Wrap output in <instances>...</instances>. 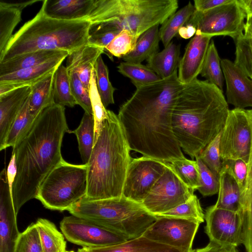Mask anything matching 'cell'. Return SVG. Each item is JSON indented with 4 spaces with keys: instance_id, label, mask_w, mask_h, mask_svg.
Returning <instances> with one entry per match:
<instances>
[{
    "instance_id": "27",
    "label": "cell",
    "mask_w": 252,
    "mask_h": 252,
    "mask_svg": "<svg viewBox=\"0 0 252 252\" xmlns=\"http://www.w3.org/2000/svg\"><path fill=\"white\" fill-rule=\"evenodd\" d=\"M159 29V25H156L142 34L134 50L122 58L124 62L141 63L158 52L160 41Z\"/></svg>"
},
{
    "instance_id": "3",
    "label": "cell",
    "mask_w": 252,
    "mask_h": 252,
    "mask_svg": "<svg viewBox=\"0 0 252 252\" xmlns=\"http://www.w3.org/2000/svg\"><path fill=\"white\" fill-rule=\"evenodd\" d=\"M229 111L223 92L215 85L198 79L186 85L172 115L173 132L181 148L195 158L221 132Z\"/></svg>"
},
{
    "instance_id": "11",
    "label": "cell",
    "mask_w": 252,
    "mask_h": 252,
    "mask_svg": "<svg viewBox=\"0 0 252 252\" xmlns=\"http://www.w3.org/2000/svg\"><path fill=\"white\" fill-rule=\"evenodd\" d=\"M167 167L141 203L149 213L158 216L185 202L194 195L167 163Z\"/></svg>"
},
{
    "instance_id": "56",
    "label": "cell",
    "mask_w": 252,
    "mask_h": 252,
    "mask_svg": "<svg viewBox=\"0 0 252 252\" xmlns=\"http://www.w3.org/2000/svg\"><path fill=\"white\" fill-rule=\"evenodd\" d=\"M244 34L252 36V17L246 21Z\"/></svg>"
},
{
    "instance_id": "15",
    "label": "cell",
    "mask_w": 252,
    "mask_h": 252,
    "mask_svg": "<svg viewBox=\"0 0 252 252\" xmlns=\"http://www.w3.org/2000/svg\"><path fill=\"white\" fill-rule=\"evenodd\" d=\"M205 233L210 241L237 247L242 244V220L238 212L208 207L204 218Z\"/></svg>"
},
{
    "instance_id": "39",
    "label": "cell",
    "mask_w": 252,
    "mask_h": 252,
    "mask_svg": "<svg viewBox=\"0 0 252 252\" xmlns=\"http://www.w3.org/2000/svg\"><path fill=\"white\" fill-rule=\"evenodd\" d=\"M97 91L104 106L106 108L114 103V93L116 90L111 83L109 70L101 56L97 59L94 68Z\"/></svg>"
},
{
    "instance_id": "53",
    "label": "cell",
    "mask_w": 252,
    "mask_h": 252,
    "mask_svg": "<svg viewBox=\"0 0 252 252\" xmlns=\"http://www.w3.org/2000/svg\"><path fill=\"white\" fill-rule=\"evenodd\" d=\"M235 41L236 45L240 46L252 56V36L243 34Z\"/></svg>"
},
{
    "instance_id": "24",
    "label": "cell",
    "mask_w": 252,
    "mask_h": 252,
    "mask_svg": "<svg viewBox=\"0 0 252 252\" xmlns=\"http://www.w3.org/2000/svg\"><path fill=\"white\" fill-rule=\"evenodd\" d=\"M180 60V45L171 41L161 51L150 57L146 65L161 79H164L177 70Z\"/></svg>"
},
{
    "instance_id": "26",
    "label": "cell",
    "mask_w": 252,
    "mask_h": 252,
    "mask_svg": "<svg viewBox=\"0 0 252 252\" xmlns=\"http://www.w3.org/2000/svg\"><path fill=\"white\" fill-rule=\"evenodd\" d=\"M88 249L91 252H184L143 235L110 247Z\"/></svg>"
},
{
    "instance_id": "4",
    "label": "cell",
    "mask_w": 252,
    "mask_h": 252,
    "mask_svg": "<svg viewBox=\"0 0 252 252\" xmlns=\"http://www.w3.org/2000/svg\"><path fill=\"white\" fill-rule=\"evenodd\" d=\"M130 148L118 116L107 110L87 164V189L84 197L89 200L119 198L129 164Z\"/></svg>"
},
{
    "instance_id": "1",
    "label": "cell",
    "mask_w": 252,
    "mask_h": 252,
    "mask_svg": "<svg viewBox=\"0 0 252 252\" xmlns=\"http://www.w3.org/2000/svg\"><path fill=\"white\" fill-rule=\"evenodd\" d=\"M186 85L178 71L136 88L117 115L130 150L165 163L185 158L173 132L172 115Z\"/></svg>"
},
{
    "instance_id": "13",
    "label": "cell",
    "mask_w": 252,
    "mask_h": 252,
    "mask_svg": "<svg viewBox=\"0 0 252 252\" xmlns=\"http://www.w3.org/2000/svg\"><path fill=\"white\" fill-rule=\"evenodd\" d=\"M156 217V220L143 236L184 252L192 250V243L200 223L184 219Z\"/></svg>"
},
{
    "instance_id": "50",
    "label": "cell",
    "mask_w": 252,
    "mask_h": 252,
    "mask_svg": "<svg viewBox=\"0 0 252 252\" xmlns=\"http://www.w3.org/2000/svg\"><path fill=\"white\" fill-rule=\"evenodd\" d=\"M232 1L233 0H194L193 5L196 11L205 12Z\"/></svg>"
},
{
    "instance_id": "52",
    "label": "cell",
    "mask_w": 252,
    "mask_h": 252,
    "mask_svg": "<svg viewBox=\"0 0 252 252\" xmlns=\"http://www.w3.org/2000/svg\"><path fill=\"white\" fill-rule=\"evenodd\" d=\"M6 172L10 192L11 193L12 185L17 174V167L15 163V155L14 153H12L10 160L7 168Z\"/></svg>"
},
{
    "instance_id": "2",
    "label": "cell",
    "mask_w": 252,
    "mask_h": 252,
    "mask_svg": "<svg viewBox=\"0 0 252 252\" xmlns=\"http://www.w3.org/2000/svg\"><path fill=\"white\" fill-rule=\"evenodd\" d=\"M70 131L65 107L54 103L39 113L13 147L17 174L11 194L17 215L23 205L36 198L42 181L63 159L62 144Z\"/></svg>"
},
{
    "instance_id": "41",
    "label": "cell",
    "mask_w": 252,
    "mask_h": 252,
    "mask_svg": "<svg viewBox=\"0 0 252 252\" xmlns=\"http://www.w3.org/2000/svg\"><path fill=\"white\" fill-rule=\"evenodd\" d=\"M137 41L129 32L124 30L115 37L104 52L111 60L113 56L122 58L134 50Z\"/></svg>"
},
{
    "instance_id": "51",
    "label": "cell",
    "mask_w": 252,
    "mask_h": 252,
    "mask_svg": "<svg viewBox=\"0 0 252 252\" xmlns=\"http://www.w3.org/2000/svg\"><path fill=\"white\" fill-rule=\"evenodd\" d=\"M195 252H238L236 247L210 241L205 247L195 250Z\"/></svg>"
},
{
    "instance_id": "59",
    "label": "cell",
    "mask_w": 252,
    "mask_h": 252,
    "mask_svg": "<svg viewBox=\"0 0 252 252\" xmlns=\"http://www.w3.org/2000/svg\"><path fill=\"white\" fill-rule=\"evenodd\" d=\"M65 252H74L73 251H66Z\"/></svg>"
},
{
    "instance_id": "17",
    "label": "cell",
    "mask_w": 252,
    "mask_h": 252,
    "mask_svg": "<svg viewBox=\"0 0 252 252\" xmlns=\"http://www.w3.org/2000/svg\"><path fill=\"white\" fill-rule=\"evenodd\" d=\"M226 82L227 102L235 108L252 107V80L234 62L220 60Z\"/></svg>"
},
{
    "instance_id": "55",
    "label": "cell",
    "mask_w": 252,
    "mask_h": 252,
    "mask_svg": "<svg viewBox=\"0 0 252 252\" xmlns=\"http://www.w3.org/2000/svg\"><path fill=\"white\" fill-rule=\"evenodd\" d=\"M238 4L244 10L246 20L252 17V0H237Z\"/></svg>"
},
{
    "instance_id": "43",
    "label": "cell",
    "mask_w": 252,
    "mask_h": 252,
    "mask_svg": "<svg viewBox=\"0 0 252 252\" xmlns=\"http://www.w3.org/2000/svg\"><path fill=\"white\" fill-rule=\"evenodd\" d=\"M121 32L114 27L105 24L91 25L88 44L104 49Z\"/></svg>"
},
{
    "instance_id": "34",
    "label": "cell",
    "mask_w": 252,
    "mask_h": 252,
    "mask_svg": "<svg viewBox=\"0 0 252 252\" xmlns=\"http://www.w3.org/2000/svg\"><path fill=\"white\" fill-rule=\"evenodd\" d=\"M118 71L128 78L136 88L148 85L161 78L147 65L126 62L117 66Z\"/></svg>"
},
{
    "instance_id": "25",
    "label": "cell",
    "mask_w": 252,
    "mask_h": 252,
    "mask_svg": "<svg viewBox=\"0 0 252 252\" xmlns=\"http://www.w3.org/2000/svg\"><path fill=\"white\" fill-rule=\"evenodd\" d=\"M63 50H39L0 63V76L47 62L65 52Z\"/></svg>"
},
{
    "instance_id": "6",
    "label": "cell",
    "mask_w": 252,
    "mask_h": 252,
    "mask_svg": "<svg viewBox=\"0 0 252 252\" xmlns=\"http://www.w3.org/2000/svg\"><path fill=\"white\" fill-rule=\"evenodd\" d=\"M178 8L177 0H96L88 19L91 25L106 24L126 30L137 39L150 28L162 25Z\"/></svg>"
},
{
    "instance_id": "19",
    "label": "cell",
    "mask_w": 252,
    "mask_h": 252,
    "mask_svg": "<svg viewBox=\"0 0 252 252\" xmlns=\"http://www.w3.org/2000/svg\"><path fill=\"white\" fill-rule=\"evenodd\" d=\"M251 131L252 142L245 185L241 190L238 213L242 220V244L247 252H252V109H246Z\"/></svg>"
},
{
    "instance_id": "54",
    "label": "cell",
    "mask_w": 252,
    "mask_h": 252,
    "mask_svg": "<svg viewBox=\"0 0 252 252\" xmlns=\"http://www.w3.org/2000/svg\"><path fill=\"white\" fill-rule=\"evenodd\" d=\"M196 32V29L192 25L186 24L179 30L178 34L184 39H189L194 36Z\"/></svg>"
},
{
    "instance_id": "42",
    "label": "cell",
    "mask_w": 252,
    "mask_h": 252,
    "mask_svg": "<svg viewBox=\"0 0 252 252\" xmlns=\"http://www.w3.org/2000/svg\"><path fill=\"white\" fill-rule=\"evenodd\" d=\"M199 177L197 190L203 196H209L217 194L219 189V176L214 174L197 156Z\"/></svg>"
},
{
    "instance_id": "28",
    "label": "cell",
    "mask_w": 252,
    "mask_h": 252,
    "mask_svg": "<svg viewBox=\"0 0 252 252\" xmlns=\"http://www.w3.org/2000/svg\"><path fill=\"white\" fill-rule=\"evenodd\" d=\"M55 71L31 85L29 105L31 113L34 118L43 109L55 103L53 83Z\"/></svg>"
},
{
    "instance_id": "18",
    "label": "cell",
    "mask_w": 252,
    "mask_h": 252,
    "mask_svg": "<svg viewBox=\"0 0 252 252\" xmlns=\"http://www.w3.org/2000/svg\"><path fill=\"white\" fill-rule=\"evenodd\" d=\"M212 37L195 33L187 45L178 70L179 81L187 85L200 74Z\"/></svg>"
},
{
    "instance_id": "10",
    "label": "cell",
    "mask_w": 252,
    "mask_h": 252,
    "mask_svg": "<svg viewBox=\"0 0 252 252\" xmlns=\"http://www.w3.org/2000/svg\"><path fill=\"white\" fill-rule=\"evenodd\" d=\"M60 228L69 242L83 247H107L128 240L100 223L72 215L63 218Z\"/></svg>"
},
{
    "instance_id": "46",
    "label": "cell",
    "mask_w": 252,
    "mask_h": 252,
    "mask_svg": "<svg viewBox=\"0 0 252 252\" xmlns=\"http://www.w3.org/2000/svg\"><path fill=\"white\" fill-rule=\"evenodd\" d=\"M220 133L198 156L202 162L218 176L222 168V160L220 151Z\"/></svg>"
},
{
    "instance_id": "31",
    "label": "cell",
    "mask_w": 252,
    "mask_h": 252,
    "mask_svg": "<svg viewBox=\"0 0 252 252\" xmlns=\"http://www.w3.org/2000/svg\"><path fill=\"white\" fill-rule=\"evenodd\" d=\"M44 252H65L64 236L50 220L39 218L35 223Z\"/></svg>"
},
{
    "instance_id": "22",
    "label": "cell",
    "mask_w": 252,
    "mask_h": 252,
    "mask_svg": "<svg viewBox=\"0 0 252 252\" xmlns=\"http://www.w3.org/2000/svg\"><path fill=\"white\" fill-rule=\"evenodd\" d=\"M104 53V49L87 43L69 53L67 57L66 67L68 72H76L89 91L95 64Z\"/></svg>"
},
{
    "instance_id": "37",
    "label": "cell",
    "mask_w": 252,
    "mask_h": 252,
    "mask_svg": "<svg viewBox=\"0 0 252 252\" xmlns=\"http://www.w3.org/2000/svg\"><path fill=\"white\" fill-rule=\"evenodd\" d=\"M30 96L13 122L6 136L2 150L15 146L19 139L32 126L35 118L30 110Z\"/></svg>"
},
{
    "instance_id": "38",
    "label": "cell",
    "mask_w": 252,
    "mask_h": 252,
    "mask_svg": "<svg viewBox=\"0 0 252 252\" xmlns=\"http://www.w3.org/2000/svg\"><path fill=\"white\" fill-rule=\"evenodd\" d=\"M167 163L186 185L194 190L197 189L199 173L196 160L184 158Z\"/></svg>"
},
{
    "instance_id": "49",
    "label": "cell",
    "mask_w": 252,
    "mask_h": 252,
    "mask_svg": "<svg viewBox=\"0 0 252 252\" xmlns=\"http://www.w3.org/2000/svg\"><path fill=\"white\" fill-rule=\"evenodd\" d=\"M234 63L252 80V56L243 48L236 45Z\"/></svg>"
},
{
    "instance_id": "45",
    "label": "cell",
    "mask_w": 252,
    "mask_h": 252,
    "mask_svg": "<svg viewBox=\"0 0 252 252\" xmlns=\"http://www.w3.org/2000/svg\"><path fill=\"white\" fill-rule=\"evenodd\" d=\"M89 95L95 123V136L98 133L102 123L106 118L107 109L104 106L97 91L94 70L90 82Z\"/></svg>"
},
{
    "instance_id": "30",
    "label": "cell",
    "mask_w": 252,
    "mask_h": 252,
    "mask_svg": "<svg viewBox=\"0 0 252 252\" xmlns=\"http://www.w3.org/2000/svg\"><path fill=\"white\" fill-rule=\"evenodd\" d=\"M95 123L93 114L85 112L79 126L69 133L77 137L78 149L83 164L90 159L95 141Z\"/></svg>"
},
{
    "instance_id": "21",
    "label": "cell",
    "mask_w": 252,
    "mask_h": 252,
    "mask_svg": "<svg viewBox=\"0 0 252 252\" xmlns=\"http://www.w3.org/2000/svg\"><path fill=\"white\" fill-rule=\"evenodd\" d=\"M31 86H25L0 95V150L8 131L30 95Z\"/></svg>"
},
{
    "instance_id": "29",
    "label": "cell",
    "mask_w": 252,
    "mask_h": 252,
    "mask_svg": "<svg viewBox=\"0 0 252 252\" xmlns=\"http://www.w3.org/2000/svg\"><path fill=\"white\" fill-rule=\"evenodd\" d=\"M218 198L214 205L223 209L238 212L241 189L234 179L221 168L219 174Z\"/></svg>"
},
{
    "instance_id": "16",
    "label": "cell",
    "mask_w": 252,
    "mask_h": 252,
    "mask_svg": "<svg viewBox=\"0 0 252 252\" xmlns=\"http://www.w3.org/2000/svg\"><path fill=\"white\" fill-rule=\"evenodd\" d=\"M5 168L0 173V252H14L20 235Z\"/></svg>"
},
{
    "instance_id": "48",
    "label": "cell",
    "mask_w": 252,
    "mask_h": 252,
    "mask_svg": "<svg viewBox=\"0 0 252 252\" xmlns=\"http://www.w3.org/2000/svg\"><path fill=\"white\" fill-rule=\"evenodd\" d=\"M221 168L234 179L241 190L247 177V163L242 159L223 160H222Z\"/></svg>"
},
{
    "instance_id": "44",
    "label": "cell",
    "mask_w": 252,
    "mask_h": 252,
    "mask_svg": "<svg viewBox=\"0 0 252 252\" xmlns=\"http://www.w3.org/2000/svg\"><path fill=\"white\" fill-rule=\"evenodd\" d=\"M14 252H44L35 223L31 224L20 233Z\"/></svg>"
},
{
    "instance_id": "12",
    "label": "cell",
    "mask_w": 252,
    "mask_h": 252,
    "mask_svg": "<svg viewBox=\"0 0 252 252\" xmlns=\"http://www.w3.org/2000/svg\"><path fill=\"white\" fill-rule=\"evenodd\" d=\"M252 142L250 126L246 109L229 110L220 140L222 160L242 159L247 163Z\"/></svg>"
},
{
    "instance_id": "23",
    "label": "cell",
    "mask_w": 252,
    "mask_h": 252,
    "mask_svg": "<svg viewBox=\"0 0 252 252\" xmlns=\"http://www.w3.org/2000/svg\"><path fill=\"white\" fill-rule=\"evenodd\" d=\"M68 52L41 64L0 76V84L31 86L55 72L69 54Z\"/></svg>"
},
{
    "instance_id": "36",
    "label": "cell",
    "mask_w": 252,
    "mask_h": 252,
    "mask_svg": "<svg viewBox=\"0 0 252 252\" xmlns=\"http://www.w3.org/2000/svg\"><path fill=\"white\" fill-rule=\"evenodd\" d=\"M200 75L223 92L224 76L220 59L213 40H211Z\"/></svg>"
},
{
    "instance_id": "32",
    "label": "cell",
    "mask_w": 252,
    "mask_h": 252,
    "mask_svg": "<svg viewBox=\"0 0 252 252\" xmlns=\"http://www.w3.org/2000/svg\"><path fill=\"white\" fill-rule=\"evenodd\" d=\"M195 10L194 5L189 1L161 25L159 32L160 39L164 47L168 45L178 34L180 29L187 24Z\"/></svg>"
},
{
    "instance_id": "7",
    "label": "cell",
    "mask_w": 252,
    "mask_h": 252,
    "mask_svg": "<svg viewBox=\"0 0 252 252\" xmlns=\"http://www.w3.org/2000/svg\"><path fill=\"white\" fill-rule=\"evenodd\" d=\"M68 212L100 223L127 240L138 237L156 220L141 204L119 198L89 200L82 198Z\"/></svg>"
},
{
    "instance_id": "33",
    "label": "cell",
    "mask_w": 252,
    "mask_h": 252,
    "mask_svg": "<svg viewBox=\"0 0 252 252\" xmlns=\"http://www.w3.org/2000/svg\"><path fill=\"white\" fill-rule=\"evenodd\" d=\"M22 10L11 6L8 2H0V55L5 49L14 29L21 20Z\"/></svg>"
},
{
    "instance_id": "35",
    "label": "cell",
    "mask_w": 252,
    "mask_h": 252,
    "mask_svg": "<svg viewBox=\"0 0 252 252\" xmlns=\"http://www.w3.org/2000/svg\"><path fill=\"white\" fill-rule=\"evenodd\" d=\"M53 96L55 104L69 107L77 105L71 93L68 71L62 64L55 72Z\"/></svg>"
},
{
    "instance_id": "14",
    "label": "cell",
    "mask_w": 252,
    "mask_h": 252,
    "mask_svg": "<svg viewBox=\"0 0 252 252\" xmlns=\"http://www.w3.org/2000/svg\"><path fill=\"white\" fill-rule=\"evenodd\" d=\"M167 166V163L144 156L132 158L124 183L123 196L141 204Z\"/></svg>"
},
{
    "instance_id": "57",
    "label": "cell",
    "mask_w": 252,
    "mask_h": 252,
    "mask_svg": "<svg viewBox=\"0 0 252 252\" xmlns=\"http://www.w3.org/2000/svg\"><path fill=\"white\" fill-rule=\"evenodd\" d=\"M76 252H91L88 248L83 247L81 249H79Z\"/></svg>"
},
{
    "instance_id": "58",
    "label": "cell",
    "mask_w": 252,
    "mask_h": 252,
    "mask_svg": "<svg viewBox=\"0 0 252 252\" xmlns=\"http://www.w3.org/2000/svg\"><path fill=\"white\" fill-rule=\"evenodd\" d=\"M188 252H195V250H192L191 251Z\"/></svg>"
},
{
    "instance_id": "5",
    "label": "cell",
    "mask_w": 252,
    "mask_h": 252,
    "mask_svg": "<svg viewBox=\"0 0 252 252\" xmlns=\"http://www.w3.org/2000/svg\"><path fill=\"white\" fill-rule=\"evenodd\" d=\"M91 26L88 20L64 21L49 17L40 9L13 34L0 55V63L39 50L70 53L88 43Z\"/></svg>"
},
{
    "instance_id": "8",
    "label": "cell",
    "mask_w": 252,
    "mask_h": 252,
    "mask_svg": "<svg viewBox=\"0 0 252 252\" xmlns=\"http://www.w3.org/2000/svg\"><path fill=\"white\" fill-rule=\"evenodd\" d=\"M87 189V164L63 159L42 181L35 198L47 209L68 211L85 197Z\"/></svg>"
},
{
    "instance_id": "40",
    "label": "cell",
    "mask_w": 252,
    "mask_h": 252,
    "mask_svg": "<svg viewBox=\"0 0 252 252\" xmlns=\"http://www.w3.org/2000/svg\"><path fill=\"white\" fill-rule=\"evenodd\" d=\"M156 216H164L184 219L197 221L204 222L205 214L203 213L197 197L194 194L185 202L165 213Z\"/></svg>"
},
{
    "instance_id": "9",
    "label": "cell",
    "mask_w": 252,
    "mask_h": 252,
    "mask_svg": "<svg viewBox=\"0 0 252 252\" xmlns=\"http://www.w3.org/2000/svg\"><path fill=\"white\" fill-rule=\"evenodd\" d=\"M246 14L237 0L205 12L195 10L186 24L193 26L196 33L211 37L229 36L235 41L244 34Z\"/></svg>"
},
{
    "instance_id": "47",
    "label": "cell",
    "mask_w": 252,
    "mask_h": 252,
    "mask_svg": "<svg viewBox=\"0 0 252 252\" xmlns=\"http://www.w3.org/2000/svg\"><path fill=\"white\" fill-rule=\"evenodd\" d=\"M68 74L71 93L77 104L79 105L85 112L93 115L89 90L85 87L76 72H69Z\"/></svg>"
},
{
    "instance_id": "20",
    "label": "cell",
    "mask_w": 252,
    "mask_h": 252,
    "mask_svg": "<svg viewBox=\"0 0 252 252\" xmlns=\"http://www.w3.org/2000/svg\"><path fill=\"white\" fill-rule=\"evenodd\" d=\"M96 0H44L41 9L47 16L64 21L87 20Z\"/></svg>"
}]
</instances>
